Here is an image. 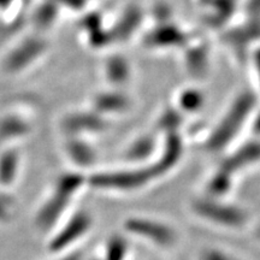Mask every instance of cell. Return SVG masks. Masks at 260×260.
I'll use <instances>...</instances> for the list:
<instances>
[{
  "label": "cell",
  "mask_w": 260,
  "mask_h": 260,
  "mask_svg": "<svg viewBox=\"0 0 260 260\" xmlns=\"http://www.w3.org/2000/svg\"><path fill=\"white\" fill-rule=\"evenodd\" d=\"M84 178L77 174H65L58 178L51 193L41 201L32 214L37 230L50 235L70 212V206L84 184Z\"/></svg>",
  "instance_id": "1"
},
{
  "label": "cell",
  "mask_w": 260,
  "mask_h": 260,
  "mask_svg": "<svg viewBox=\"0 0 260 260\" xmlns=\"http://www.w3.org/2000/svg\"><path fill=\"white\" fill-rule=\"evenodd\" d=\"M189 211L201 223L224 232H241L252 222L251 213L246 207L228 199H212L201 195L190 201Z\"/></svg>",
  "instance_id": "2"
},
{
  "label": "cell",
  "mask_w": 260,
  "mask_h": 260,
  "mask_svg": "<svg viewBox=\"0 0 260 260\" xmlns=\"http://www.w3.org/2000/svg\"><path fill=\"white\" fill-rule=\"evenodd\" d=\"M122 229L129 239L140 240L159 249L175 248L181 239L174 224L146 214L128 216L123 220Z\"/></svg>",
  "instance_id": "3"
},
{
  "label": "cell",
  "mask_w": 260,
  "mask_h": 260,
  "mask_svg": "<svg viewBox=\"0 0 260 260\" xmlns=\"http://www.w3.org/2000/svg\"><path fill=\"white\" fill-rule=\"evenodd\" d=\"M94 226L93 214L89 211L79 209L69 212L58 224L56 229L48 235L47 252L53 255L63 254L82 241Z\"/></svg>",
  "instance_id": "4"
},
{
  "label": "cell",
  "mask_w": 260,
  "mask_h": 260,
  "mask_svg": "<svg viewBox=\"0 0 260 260\" xmlns=\"http://www.w3.org/2000/svg\"><path fill=\"white\" fill-rule=\"evenodd\" d=\"M151 177H154L152 172H115L98 176L95 175L88 183L103 190L133 191L145 187Z\"/></svg>",
  "instance_id": "5"
},
{
  "label": "cell",
  "mask_w": 260,
  "mask_h": 260,
  "mask_svg": "<svg viewBox=\"0 0 260 260\" xmlns=\"http://www.w3.org/2000/svg\"><path fill=\"white\" fill-rule=\"evenodd\" d=\"M41 44L38 41L30 40L22 44L16 50L12 52L5 60V68L9 71H18L23 69L28 63L34 59L35 57L40 53Z\"/></svg>",
  "instance_id": "6"
},
{
  "label": "cell",
  "mask_w": 260,
  "mask_h": 260,
  "mask_svg": "<svg viewBox=\"0 0 260 260\" xmlns=\"http://www.w3.org/2000/svg\"><path fill=\"white\" fill-rule=\"evenodd\" d=\"M19 172V154L14 149H8L0 154V187L11 188Z\"/></svg>",
  "instance_id": "7"
},
{
  "label": "cell",
  "mask_w": 260,
  "mask_h": 260,
  "mask_svg": "<svg viewBox=\"0 0 260 260\" xmlns=\"http://www.w3.org/2000/svg\"><path fill=\"white\" fill-rule=\"evenodd\" d=\"M130 254L129 237L124 233L107 237L103 248V260H128Z\"/></svg>",
  "instance_id": "8"
},
{
  "label": "cell",
  "mask_w": 260,
  "mask_h": 260,
  "mask_svg": "<svg viewBox=\"0 0 260 260\" xmlns=\"http://www.w3.org/2000/svg\"><path fill=\"white\" fill-rule=\"evenodd\" d=\"M25 132V124L16 117H8L0 122V141L21 136Z\"/></svg>",
  "instance_id": "9"
},
{
  "label": "cell",
  "mask_w": 260,
  "mask_h": 260,
  "mask_svg": "<svg viewBox=\"0 0 260 260\" xmlns=\"http://www.w3.org/2000/svg\"><path fill=\"white\" fill-rule=\"evenodd\" d=\"M198 260H247L235 253L219 247H204L198 254Z\"/></svg>",
  "instance_id": "10"
},
{
  "label": "cell",
  "mask_w": 260,
  "mask_h": 260,
  "mask_svg": "<svg viewBox=\"0 0 260 260\" xmlns=\"http://www.w3.org/2000/svg\"><path fill=\"white\" fill-rule=\"evenodd\" d=\"M16 201L11 195L0 193V225H8L15 218Z\"/></svg>",
  "instance_id": "11"
},
{
  "label": "cell",
  "mask_w": 260,
  "mask_h": 260,
  "mask_svg": "<svg viewBox=\"0 0 260 260\" xmlns=\"http://www.w3.org/2000/svg\"><path fill=\"white\" fill-rule=\"evenodd\" d=\"M58 256H59V259L58 260H84L82 253L74 252V251L65 252L63 254H59Z\"/></svg>",
  "instance_id": "12"
},
{
  "label": "cell",
  "mask_w": 260,
  "mask_h": 260,
  "mask_svg": "<svg viewBox=\"0 0 260 260\" xmlns=\"http://www.w3.org/2000/svg\"><path fill=\"white\" fill-rule=\"evenodd\" d=\"M252 236L256 242L260 243V219L252 225Z\"/></svg>",
  "instance_id": "13"
},
{
  "label": "cell",
  "mask_w": 260,
  "mask_h": 260,
  "mask_svg": "<svg viewBox=\"0 0 260 260\" xmlns=\"http://www.w3.org/2000/svg\"><path fill=\"white\" fill-rule=\"evenodd\" d=\"M12 0H0V6H6L11 3Z\"/></svg>",
  "instance_id": "14"
},
{
  "label": "cell",
  "mask_w": 260,
  "mask_h": 260,
  "mask_svg": "<svg viewBox=\"0 0 260 260\" xmlns=\"http://www.w3.org/2000/svg\"><path fill=\"white\" fill-rule=\"evenodd\" d=\"M90 260H103L102 258H98V259H90Z\"/></svg>",
  "instance_id": "15"
}]
</instances>
